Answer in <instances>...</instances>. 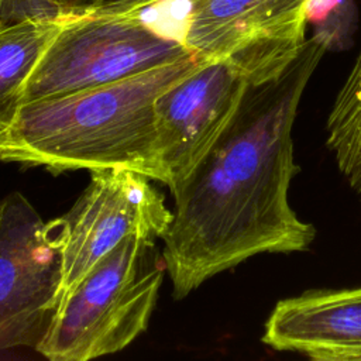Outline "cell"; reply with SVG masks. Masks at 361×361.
Wrapping results in <instances>:
<instances>
[{
	"instance_id": "cell-6",
	"label": "cell",
	"mask_w": 361,
	"mask_h": 361,
	"mask_svg": "<svg viewBox=\"0 0 361 361\" xmlns=\"http://www.w3.org/2000/svg\"><path fill=\"white\" fill-rule=\"evenodd\" d=\"M148 179L124 168L93 171L80 197L65 216L56 219L62 293L127 237H164L173 213Z\"/></svg>"
},
{
	"instance_id": "cell-5",
	"label": "cell",
	"mask_w": 361,
	"mask_h": 361,
	"mask_svg": "<svg viewBox=\"0 0 361 361\" xmlns=\"http://www.w3.org/2000/svg\"><path fill=\"white\" fill-rule=\"evenodd\" d=\"M62 296L58 221L13 192L0 213V350L37 347Z\"/></svg>"
},
{
	"instance_id": "cell-4",
	"label": "cell",
	"mask_w": 361,
	"mask_h": 361,
	"mask_svg": "<svg viewBox=\"0 0 361 361\" xmlns=\"http://www.w3.org/2000/svg\"><path fill=\"white\" fill-rule=\"evenodd\" d=\"M193 55L138 13L66 14L30 75L23 104L118 82Z\"/></svg>"
},
{
	"instance_id": "cell-13",
	"label": "cell",
	"mask_w": 361,
	"mask_h": 361,
	"mask_svg": "<svg viewBox=\"0 0 361 361\" xmlns=\"http://www.w3.org/2000/svg\"><path fill=\"white\" fill-rule=\"evenodd\" d=\"M347 0H309L306 16L307 24H316L317 28H323L331 17L338 18V8L344 6Z\"/></svg>"
},
{
	"instance_id": "cell-3",
	"label": "cell",
	"mask_w": 361,
	"mask_h": 361,
	"mask_svg": "<svg viewBox=\"0 0 361 361\" xmlns=\"http://www.w3.org/2000/svg\"><path fill=\"white\" fill-rule=\"evenodd\" d=\"M165 271L155 238L127 237L62 293L35 350L87 361L126 348L147 329Z\"/></svg>"
},
{
	"instance_id": "cell-8",
	"label": "cell",
	"mask_w": 361,
	"mask_h": 361,
	"mask_svg": "<svg viewBox=\"0 0 361 361\" xmlns=\"http://www.w3.org/2000/svg\"><path fill=\"white\" fill-rule=\"evenodd\" d=\"M261 341L313 360H361V286L307 290L279 300Z\"/></svg>"
},
{
	"instance_id": "cell-12",
	"label": "cell",
	"mask_w": 361,
	"mask_h": 361,
	"mask_svg": "<svg viewBox=\"0 0 361 361\" xmlns=\"http://www.w3.org/2000/svg\"><path fill=\"white\" fill-rule=\"evenodd\" d=\"M171 1H190V0H94L90 10L106 13H138L152 8L158 4ZM89 11V10H87Z\"/></svg>"
},
{
	"instance_id": "cell-1",
	"label": "cell",
	"mask_w": 361,
	"mask_h": 361,
	"mask_svg": "<svg viewBox=\"0 0 361 361\" xmlns=\"http://www.w3.org/2000/svg\"><path fill=\"white\" fill-rule=\"evenodd\" d=\"M330 48L314 31L282 73L250 85L217 141L172 192L162 255L176 299L251 257L305 251L314 240V226L289 202L298 171L292 131L305 89Z\"/></svg>"
},
{
	"instance_id": "cell-15",
	"label": "cell",
	"mask_w": 361,
	"mask_h": 361,
	"mask_svg": "<svg viewBox=\"0 0 361 361\" xmlns=\"http://www.w3.org/2000/svg\"><path fill=\"white\" fill-rule=\"evenodd\" d=\"M3 137H4V131L0 130V145H1V141H3Z\"/></svg>"
},
{
	"instance_id": "cell-16",
	"label": "cell",
	"mask_w": 361,
	"mask_h": 361,
	"mask_svg": "<svg viewBox=\"0 0 361 361\" xmlns=\"http://www.w3.org/2000/svg\"><path fill=\"white\" fill-rule=\"evenodd\" d=\"M0 213H1V200H0Z\"/></svg>"
},
{
	"instance_id": "cell-10",
	"label": "cell",
	"mask_w": 361,
	"mask_h": 361,
	"mask_svg": "<svg viewBox=\"0 0 361 361\" xmlns=\"http://www.w3.org/2000/svg\"><path fill=\"white\" fill-rule=\"evenodd\" d=\"M327 145L361 199V49L330 110Z\"/></svg>"
},
{
	"instance_id": "cell-9",
	"label": "cell",
	"mask_w": 361,
	"mask_h": 361,
	"mask_svg": "<svg viewBox=\"0 0 361 361\" xmlns=\"http://www.w3.org/2000/svg\"><path fill=\"white\" fill-rule=\"evenodd\" d=\"M63 17L0 25V130L6 131L14 123L23 106L25 83Z\"/></svg>"
},
{
	"instance_id": "cell-2",
	"label": "cell",
	"mask_w": 361,
	"mask_h": 361,
	"mask_svg": "<svg viewBox=\"0 0 361 361\" xmlns=\"http://www.w3.org/2000/svg\"><path fill=\"white\" fill-rule=\"evenodd\" d=\"M196 55L109 85L25 103L4 131L0 161L90 172L124 168L152 179L155 100Z\"/></svg>"
},
{
	"instance_id": "cell-7",
	"label": "cell",
	"mask_w": 361,
	"mask_h": 361,
	"mask_svg": "<svg viewBox=\"0 0 361 361\" xmlns=\"http://www.w3.org/2000/svg\"><path fill=\"white\" fill-rule=\"evenodd\" d=\"M250 85L234 62L213 59L165 89L154 107L152 179L172 193L217 141Z\"/></svg>"
},
{
	"instance_id": "cell-14",
	"label": "cell",
	"mask_w": 361,
	"mask_h": 361,
	"mask_svg": "<svg viewBox=\"0 0 361 361\" xmlns=\"http://www.w3.org/2000/svg\"><path fill=\"white\" fill-rule=\"evenodd\" d=\"M94 0H59L66 13H83L92 8Z\"/></svg>"
},
{
	"instance_id": "cell-11",
	"label": "cell",
	"mask_w": 361,
	"mask_h": 361,
	"mask_svg": "<svg viewBox=\"0 0 361 361\" xmlns=\"http://www.w3.org/2000/svg\"><path fill=\"white\" fill-rule=\"evenodd\" d=\"M66 14L59 0H0V25L28 18H61Z\"/></svg>"
}]
</instances>
